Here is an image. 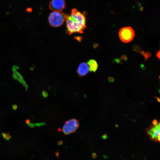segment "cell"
I'll return each mask as SVG.
<instances>
[{
    "label": "cell",
    "instance_id": "16",
    "mask_svg": "<svg viewBox=\"0 0 160 160\" xmlns=\"http://www.w3.org/2000/svg\"><path fill=\"white\" fill-rule=\"evenodd\" d=\"M28 125L29 127L31 128H34L35 126V124L34 123H30L29 124H28Z\"/></svg>",
    "mask_w": 160,
    "mask_h": 160
},
{
    "label": "cell",
    "instance_id": "18",
    "mask_svg": "<svg viewBox=\"0 0 160 160\" xmlns=\"http://www.w3.org/2000/svg\"><path fill=\"white\" fill-rule=\"evenodd\" d=\"M26 11L28 12H31L32 11V9L31 7L27 8L26 9Z\"/></svg>",
    "mask_w": 160,
    "mask_h": 160
},
{
    "label": "cell",
    "instance_id": "12",
    "mask_svg": "<svg viewBox=\"0 0 160 160\" xmlns=\"http://www.w3.org/2000/svg\"><path fill=\"white\" fill-rule=\"evenodd\" d=\"M42 95L43 97H47L48 96L47 93L45 91H43L42 92Z\"/></svg>",
    "mask_w": 160,
    "mask_h": 160
},
{
    "label": "cell",
    "instance_id": "6",
    "mask_svg": "<svg viewBox=\"0 0 160 160\" xmlns=\"http://www.w3.org/2000/svg\"><path fill=\"white\" fill-rule=\"evenodd\" d=\"M65 0H51L49 7L53 11L61 12L65 8Z\"/></svg>",
    "mask_w": 160,
    "mask_h": 160
},
{
    "label": "cell",
    "instance_id": "13",
    "mask_svg": "<svg viewBox=\"0 0 160 160\" xmlns=\"http://www.w3.org/2000/svg\"><path fill=\"white\" fill-rule=\"evenodd\" d=\"M12 109L14 110H16L18 108V106L16 104H13L12 106Z\"/></svg>",
    "mask_w": 160,
    "mask_h": 160
},
{
    "label": "cell",
    "instance_id": "4",
    "mask_svg": "<svg viewBox=\"0 0 160 160\" xmlns=\"http://www.w3.org/2000/svg\"><path fill=\"white\" fill-rule=\"evenodd\" d=\"M78 121L72 119L65 122L62 128V131L65 135H69L75 132L79 126Z\"/></svg>",
    "mask_w": 160,
    "mask_h": 160
},
{
    "label": "cell",
    "instance_id": "9",
    "mask_svg": "<svg viewBox=\"0 0 160 160\" xmlns=\"http://www.w3.org/2000/svg\"><path fill=\"white\" fill-rule=\"evenodd\" d=\"M89 68V70L91 72H95L98 67L97 62L94 59L89 60L87 63Z\"/></svg>",
    "mask_w": 160,
    "mask_h": 160
},
{
    "label": "cell",
    "instance_id": "7",
    "mask_svg": "<svg viewBox=\"0 0 160 160\" xmlns=\"http://www.w3.org/2000/svg\"><path fill=\"white\" fill-rule=\"evenodd\" d=\"M89 71L88 65L85 62L81 63L79 65L77 70V73L80 77L85 76L88 73Z\"/></svg>",
    "mask_w": 160,
    "mask_h": 160
},
{
    "label": "cell",
    "instance_id": "15",
    "mask_svg": "<svg viewBox=\"0 0 160 160\" xmlns=\"http://www.w3.org/2000/svg\"><path fill=\"white\" fill-rule=\"evenodd\" d=\"M35 124V125L39 127L45 124V123H36Z\"/></svg>",
    "mask_w": 160,
    "mask_h": 160
},
{
    "label": "cell",
    "instance_id": "1",
    "mask_svg": "<svg viewBox=\"0 0 160 160\" xmlns=\"http://www.w3.org/2000/svg\"><path fill=\"white\" fill-rule=\"evenodd\" d=\"M65 20L67 31L70 35L74 33H82L86 27L85 14L76 9H72L71 15H67Z\"/></svg>",
    "mask_w": 160,
    "mask_h": 160
},
{
    "label": "cell",
    "instance_id": "20",
    "mask_svg": "<svg viewBox=\"0 0 160 160\" xmlns=\"http://www.w3.org/2000/svg\"><path fill=\"white\" fill-rule=\"evenodd\" d=\"M160 50H159L156 54V56L159 59H160Z\"/></svg>",
    "mask_w": 160,
    "mask_h": 160
},
{
    "label": "cell",
    "instance_id": "14",
    "mask_svg": "<svg viewBox=\"0 0 160 160\" xmlns=\"http://www.w3.org/2000/svg\"><path fill=\"white\" fill-rule=\"evenodd\" d=\"M121 58L122 60L124 61H127V56L125 55H122Z\"/></svg>",
    "mask_w": 160,
    "mask_h": 160
},
{
    "label": "cell",
    "instance_id": "11",
    "mask_svg": "<svg viewBox=\"0 0 160 160\" xmlns=\"http://www.w3.org/2000/svg\"><path fill=\"white\" fill-rule=\"evenodd\" d=\"M1 135L3 137L7 140H9L11 137V135L9 133L3 132Z\"/></svg>",
    "mask_w": 160,
    "mask_h": 160
},
{
    "label": "cell",
    "instance_id": "2",
    "mask_svg": "<svg viewBox=\"0 0 160 160\" xmlns=\"http://www.w3.org/2000/svg\"><path fill=\"white\" fill-rule=\"evenodd\" d=\"M66 15L67 14L62 12L53 11L49 16V23L53 27H59L64 23Z\"/></svg>",
    "mask_w": 160,
    "mask_h": 160
},
{
    "label": "cell",
    "instance_id": "19",
    "mask_svg": "<svg viewBox=\"0 0 160 160\" xmlns=\"http://www.w3.org/2000/svg\"><path fill=\"white\" fill-rule=\"evenodd\" d=\"M25 121L26 124L28 125L31 123L30 120L28 119H26Z\"/></svg>",
    "mask_w": 160,
    "mask_h": 160
},
{
    "label": "cell",
    "instance_id": "8",
    "mask_svg": "<svg viewBox=\"0 0 160 160\" xmlns=\"http://www.w3.org/2000/svg\"><path fill=\"white\" fill-rule=\"evenodd\" d=\"M12 70L13 71V76L14 79L18 80L25 87V90H27L28 88V86L23 79L22 75L17 72L16 70L13 69Z\"/></svg>",
    "mask_w": 160,
    "mask_h": 160
},
{
    "label": "cell",
    "instance_id": "5",
    "mask_svg": "<svg viewBox=\"0 0 160 160\" xmlns=\"http://www.w3.org/2000/svg\"><path fill=\"white\" fill-rule=\"evenodd\" d=\"M160 123L153 124L147 130V133L151 139L156 142L160 141Z\"/></svg>",
    "mask_w": 160,
    "mask_h": 160
},
{
    "label": "cell",
    "instance_id": "3",
    "mask_svg": "<svg viewBox=\"0 0 160 160\" xmlns=\"http://www.w3.org/2000/svg\"><path fill=\"white\" fill-rule=\"evenodd\" d=\"M119 36L123 42L127 43L131 41L133 39L135 33L133 28L130 27H124L119 32Z\"/></svg>",
    "mask_w": 160,
    "mask_h": 160
},
{
    "label": "cell",
    "instance_id": "10",
    "mask_svg": "<svg viewBox=\"0 0 160 160\" xmlns=\"http://www.w3.org/2000/svg\"><path fill=\"white\" fill-rule=\"evenodd\" d=\"M140 52L144 57L145 60H147L148 58L151 56V52H145L143 51H140Z\"/></svg>",
    "mask_w": 160,
    "mask_h": 160
},
{
    "label": "cell",
    "instance_id": "21",
    "mask_svg": "<svg viewBox=\"0 0 160 160\" xmlns=\"http://www.w3.org/2000/svg\"><path fill=\"white\" fill-rule=\"evenodd\" d=\"M115 60L117 63H120V62H121V61L119 59H115Z\"/></svg>",
    "mask_w": 160,
    "mask_h": 160
},
{
    "label": "cell",
    "instance_id": "17",
    "mask_svg": "<svg viewBox=\"0 0 160 160\" xmlns=\"http://www.w3.org/2000/svg\"><path fill=\"white\" fill-rule=\"evenodd\" d=\"M108 81L111 82H113L114 81V79L112 77H109L108 78Z\"/></svg>",
    "mask_w": 160,
    "mask_h": 160
}]
</instances>
